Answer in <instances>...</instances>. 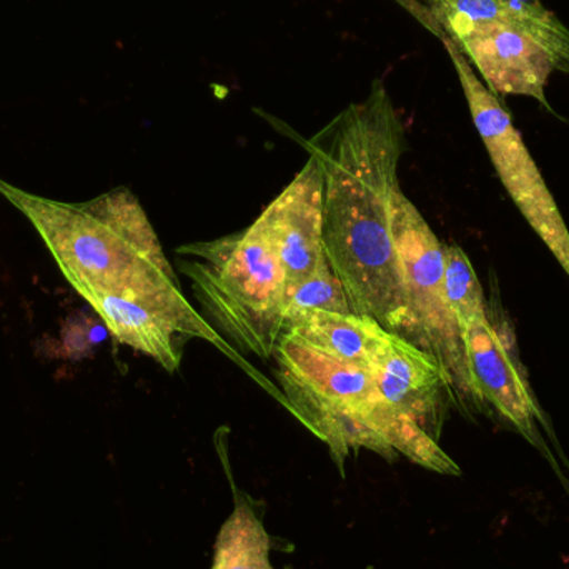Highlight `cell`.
<instances>
[{"instance_id": "obj_1", "label": "cell", "mask_w": 569, "mask_h": 569, "mask_svg": "<svg viewBox=\"0 0 569 569\" xmlns=\"http://www.w3.org/2000/svg\"><path fill=\"white\" fill-rule=\"evenodd\" d=\"M405 126L381 80L308 142L323 172L325 257L343 283L351 311L391 333L407 323L393 203Z\"/></svg>"}, {"instance_id": "obj_2", "label": "cell", "mask_w": 569, "mask_h": 569, "mask_svg": "<svg viewBox=\"0 0 569 569\" xmlns=\"http://www.w3.org/2000/svg\"><path fill=\"white\" fill-rule=\"evenodd\" d=\"M0 196L42 237L70 287L96 311L180 284L156 229L129 189L69 203L0 179Z\"/></svg>"}, {"instance_id": "obj_3", "label": "cell", "mask_w": 569, "mask_h": 569, "mask_svg": "<svg viewBox=\"0 0 569 569\" xmlns=\"http://www.w3.org/2000/svg\"><path fill=\"white\" fill-rule=\"evenodd\" d=\"M206 320L240 353L269 360L283 333L287 279L259 220L212 242L177 249Z\"/></svg>"}, {"instance_id": "obj_4", "label": "cell", "mask_w": 569, "mask_h": 569, "mask_svg": "<svg viewBox=\"0 0 569 569\" xmlns=\"http://www.w3.org/2000/svg\"><path fill=\"white\" fill-rule=\"evenodd\" d=\"M393 237L407 303L401 338L440 363L455 403L463 413H488V403L471 373L460 323L445 290L443 243L401 190L395 197Z\"/></svg>"}, {"instance_id": "obj_5", "label": "cell", "mask_w": 569, "mask_h": 569, "mask_svg": "<svg viewBox=\"0 0 569 569\" xmlns=\"http://www.w3.org/2000/svg\"><path fill=\"white\" fill-rule=\"evenodd\" d=\"M273 358L284 407L330 447L337 463H343L357 448L385 457L370 371L330 357L290 333L279 338Z\"/></svg>"}, {"instance_id": "obj_6", "label": "cell", "mask_w": 569, "mask_h": 569, "mask_svg": "<svg viewBox=\"0 0 569 569\" xmlns=\"http://www.w3.org/2000/svg\"><path fill=\"white\" fill-rule=\"evenodd\" d=\"M377 395V427L385 457L408 460L445 475H460L441 450V428L455 403L443 368L427 351L387 331L370 368Z\"/></svg>"}, {"instance_id": "obj_7", "label": "cell", "mask_w": 569, "mask_h": 569, "mask_svg": "<svg viewBox=\"0 0 569 569\" xmlns=\"http://www.w3.org/2000/svg\"><path fill=\"white\" fill-rule=\"evenodd\" d=\"M441 42L457 70L471 119L505 190L569 277V230L523 137L461 50L448 37H441Z\"/></svg>"}, {"instance_id": "obj_8", "label": "cell", "mask_w": 569, "mask_h": 569, "mask_svg": "<svg viewBox=\"0 0 569 569\" xmlns=\"http://www.w3.org/2000/svg\"><path fill=\"white\" fill-rule=\"evenodd\" d=\"M490 279L493 283L487 297V310L461 327L471 373L488 407L500 411L501 417L535 445L560 473V463L548 447V440L561 453L560 443L528 380L517 331L501 303L493 273Z\"/></svg>"}, {"instance_id": "obj_9", "label": "cell", "mask_w": 569, "mask_h": 569, "mask_svg": "<svg viewBox=\"0 0 569 569\" xmlns=\"http://www.w3.org/2000/svg\"><path fill=\"white\" fill-rule=\"evenodd\" d=\"M411 12L451 42L490 27L520 30L550 53L555 70L569 72V29L540 0H415Z\"/></svg>"}, {"instance_id": "obj_10", "label": "cell", "mask_w": 569, "mask_h": 569, "mask_svg": "<svg viewBox=\"0 0 569 569\" xmlns=\"http://www.w3.org/2000/svg\"><path fill=\"white\" fill-rule=\"evenodd\" d=\"M257 220L279 256L287 288L307 279L327 259L323 249V172L313 153Z\"/></svg>"}, {"instance_id": "obj_11", "label": "cell", "mask_w": 569, "mask_h": 569, "mask_svg": "<svg viewBox=\"0 0 569 569\" xmlns=\"http://www.w3.org/2000/svg\"><path fill=\"white\" fill-rule=\"evenodd\" d=\"M495 96H525L557 113L547 99L555 70L550 53L527 33L508 27L478 30L453 42Z\"/></svg>"}, {"instance_id": "obj_12", "label": "cell", "mask_w": 569, "mask_h": 569, "mask_svg": "<svg viewBox=\"0 0 569 569\" xmlns=\"http://www.w3.org/2000/svg\"><path fill=\"white\" fill-rule=\"evenodd\" d=\"M387 331L367 315L320 310L308 311L283 328V333L293 335L330 357L368 371Z\"/></svg>"}, {"instance_id": "obj_13", "label": "cell", "mask_w": 569, "mask_h": 569, "mask_svg": "<svg viewBox=\"0 0 569 569\" xmlns=\"http://www.w3.org/2000/svg\"><path fill=\"white\" fill-rule=\"evenodd\" d=\"M269 551L270 538L262 521L249 505L239 503L220 530L212 569H273Z\"/></svg>"}, {"instance_id": "obj_14", "label": "cell", "mask_w": 569, "mask_h": 569, "mask_svg": "<svg viewBox=\"0 0 569 569\" xmlns=\"http://www.w3.org/2000/svg\"><path fill=\"white\" fill-rule=\"evenodd\" d=\"M317 310L353 313L343 283L335 276L327 259L311 276L290 284L284 291L283 328L295 318Z\"/></svg>"}, {"instance_id": "obj_15", "label": "cell", "mask_w": 569, "mask_h": 569, "mask_svg": "<svg viewBox=\"0 0 569 569\" xmlns=\"http://www.w3.org/2000/svg\"><path fill=\"white\" fill-rule=\"evenodd\" d=\"M445 290L460 328L487 310V295L467 253L458 246H443Z\"/></svg>"}]
</instances>
